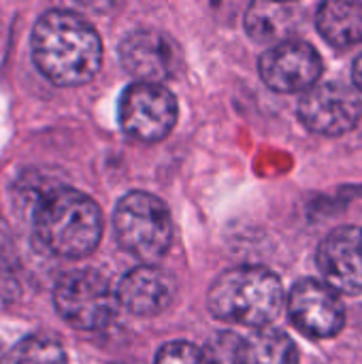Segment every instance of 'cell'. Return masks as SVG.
<instances>
[{
  "instance_id": "30bf717a",
  "label": "cell",
  "mask_w": 362,
  "mask_h": 364,
  "mask_svg": "<svg viewBox=\"0 0 362 364\" xmlns=\"http://www.w3.org/2000/svg\"><path fill=\"white\" fill-rule=\"evenodd\" d=\"M258 70L262 81L275 92H307L322 75V58L305 41H284L262 53Z\"/></svg>"
},
{
  "instance_id": "9c48e42d",
  "label": "cell",
  "mask_w": 362,
  "mask_h": 364,
  "mask_svg": "<svg viewBox=\"0 0 362 364\" xmlns=\"http://www.w3.org/2000/svg\"><path fill=\"white\" fill-rule=\"evenodd\" d=\"M292 324L312 339H331L346 324V309L333 288L318 279H301L288 294Z\"/></svg>"
},
{
  "instance_id": "9a60e30c",
  "label": "cell",
  "mask_w": 362,
  "mask_h": 364,
  "mask_svg": "<svg viewBox=\"0 0 362 364\" xmlns=\"http://www.w3.org/2000/svg\"><path fill=\"white\" fill-rule=\"evenodd\" d=\"M239 364H299V350L286 333L260 328L241 341Z\"/></svg>"
},
{
  "instance_id": "ac0fdd59",
  "label": "cell",
  "mask_w": 362,
  "mask_h": 364,
  "mask_svg": "<svg viewBox=\"0 0 362 364\" xmlns=\"http://www.w3.org/2000/svg\"><path fill=\"white\" fill-rule=\"evenodd\" d=\"M156 364H203V352L188 341H171L160 348Z\"/></svg>"
},
{
  "instance_id": "5b68a950",
  "label": "cell",
  "mask_w": 362,
  "mask_h": 364,
  "mask_svg": "<svg viewBox=\"0 0 362 364\" xmlns=\"http://www.w3.org/2000/svg\"><path fill=\"white\" fill-rule=\"evenodd\" d=\"M53 305L60 318L73 328L98 331L115 318L117 296L107 277L90 269H81L58 279Z\"/></svg>"
},
{
  "instance_id": "8992f818",
  "label": "cell",
  "mask_w": 362,
  "mask_h": 364,
  "mask_svg": "<svg viewBox=\"0 0 362 364\" xmlns=\"http://www.w3.org/2000/svg\"><path fill=\"white\" fill-rule=\"evenodd\" d=\"M122 130L143 143L162 141L177 122V100L160 83H132L119 96Z\"/></svg>"
},
{
  "instance_id": "7c38bea8",
  "label": "cell",
  "mask_w": 362,
  "mask_h": 364,
  "mask_svg": "<svg viewBox=\"0 0 362 364\" xmlns=\"http://www.w3.org/2000/svg\"><path fill=\"white\" fill-rule=\"evenodd\" d=\"M115 296L132 316L149 318L162 314L171 305L175 296V282L164 269L143 264L124 275Z\"/></svg>"
},
{
  "instance_id": "3957f363",
  "label": "cell",
  "mask_w": 362,
  "mask_h": 364,
  "mask_svg": "<svg viewBox=\"0 0 362 364\" xmlns=\"http://www.w3.org/2000/svg\"><path fill=\"white\" fill-rule=\"evenodd\" d=\"M207 307L222 322L267 328L284 307V288L265 267H235L211 284Z\"/></svg>"
},
{
  "instance_id": "d6986e66",
  "label": "cell",
  "mask_w": 362,
  "mask_h": 364,
  "mask_svg": "<svg viewBox=\"0 0 362 364\" xmlns=\"http://www.w3.org/2000/svg\"><path fill=\"white\" fill-rule=\"evenodd\" d=\"M17 269V250L9 224L0 218V284L13 277Z\"/></svg>"
},
{
  "instance_id": "4fadbf2b",
  "label": "cell",
  "mask_w": 362,
  "mask_h": 364,
  "mask_svg": "<svg viewBox=\"0 0 362 364\" xmlns=\"http://www.w3.org/2000/svg\"><path fill=\"white\" fill-rule=\"evenodd\" d=\"M316 26L333 47L362 43V2H324L318 9Z\"/></svg>"
},
{
  "instance_id": "8fae6325",
  "label": "cell",
  "mask_w": 362,
  "mask_h": 364,
  "mask_svg": "<svg viewBox=\"0 0 362 364\" xmlns=\"http://www.w3.org/2000/svg\"><path fill=\"white\" fill-rule=\"evenodd\" d=\"M318 269L329 288L344 294H362V230L335 228L318 247Z\"/></svg>"
},
{
  "instance_id": "2e32d148",
  "label": "cell",
  "mask_w": 362,
  "mask_h": 364,
  "mask_svg": "<svg viewBox=\"0 0 362 364\" xmlns=\"http://www.w3.org/2000/svg\"><path fill=\"white\" fill-rule=\"evenodd\" d=\"M2 364H66V352L53 337L34 335L19 341Z\"/></svg>"
},
{
  "instance_id": "7a4b0ae2",
  "label": "cell",
  "mask_w": 362,
  "mask_h": 364,
  "mask_svg": "<svg viewBox=\"0 0 362 364\" xmlns=\"http://www.w3.org/2000/svg\"><path fill=\"white\" fill-rule=\"evenodd\" d=\"M32 230L41 247L60 258H83L102 237L98 205L73 188H45L32 198Z\"/></svg>"
},
{
  "instance_id": "6da1fadb",
  "label": "cell",
  "mask_w": 362,
  "mask_h": 364,
  "mask_svg": "<svg viewBox=\"0 0 362 364\" xmlns=\"http://www.w3.org/2000/svg\"><path fill=\"white\" fill-rule=\"evenodd\" d=\"M36 68L55 85H83L100 68L102 45L94 26L66 9H51L32 30Z\"/></svg>"
},
{
  "instance_id": "5bb4252c",
  "label": "cell",
  "mask_w": 362,
  "mask_h": 364,
  "mask_svg": "<svg viewBox=\"0 0 362 364\" xmlns=\"http://www.w3.org/2000/svg\"><path fill=\"white\" fill-rule=\"evenodd\" d=\"M297 26V13L288 4L254 2L245 13L247 34L258 43H284Z\"/></svg>"
},
{
  "instance_id": "52a82bcc",
  "label": "cell",
  "mask_w": 362,
  "mask_h": 364,
  "mask_svg": "<svg viewBox=\"0 0 362 364\" xmlns=\"http://www.w3.org/2000/svg\"><path fill=\"white\" fill-rule=\"evenodd\" d=\"M299 117L312 132L339 136L358 126L362 100L354 87L341 81H326L303 94L299 102Z\"/></svg>"
},
{
  "instance_id": "277c9868",
  "label": "cell",
  "mask_w": 362,
  "mask_h": 364,
  "mask_svg": "<svg viewBox=\"0 0 362 364\" xmlns=\"http://www.w3.org/2000/svg\"><path fill=\"white\" fill-rule=\"evenodd\" d=\"M117 243L145 264L162 258L173 241V220L169 207L154 194L130 192L113 213Z\"/></svg>"
},
{
  "instance_id": "ffe728a7",
  "label": "cell",
  "mask_w": 362,
  "mask_h": 364,
  "mask_svg": "<svg viewBox=\"0 0 362 364\" xmlns=\"http://www.w3.org/2000/svg\"><path fill=\"white\" fill-rule=\"evenodd\" d=\"M352 79L356 83V87L362 92V53L354 60V66H352Z\"/></svg>"
},
{
  "instance_id": "e0dca14e",
  "label": "cell",
  "mask_w": 362,
  "mask_h": 364,
  "mask_svg": "<svg viewBox=\"0 0 362 364\" xmlns=\"http://www.w3.org/2000/svg\"><path fill=\"white\" fill-rule=\"evenodd\" d=\"M241 339L233 333H220L203 352V364H239Z\"/></svg>"
},
{
  "instance_id": "ba28073f",
  "label": "cell",
  "mask_w": 362,
  "mask_h": 364,
  "mask_svg": "<svg viewBox=\"0 0 362 364\" xmlns=\"http://www.w3.org/2000/svg\"><path fill=\"white\" fill-rule=\"evenodd\" d=\"M119 62L139 83H162L181 66V49L160 30L139 28L119 43Z\"/></svg>"
}]
</instances>
